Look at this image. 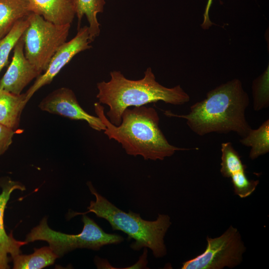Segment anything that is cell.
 <instances>
[{"mask_svg":"<svg viewBox=\"0 0 269 269\" xmlns=\"http://www.w3.org/2000/svg\"><path fill=\"white\" fill-rule=\"evenodd\" d=\"M212 0H208L207 4L205 8V12L204 14V20L202 24H201L202 27L204 29L208 28L212 24L209 17V11L212 4Z\"/></svg>","mask_w":269,"mask_h":269,"instance_id":"21","label":"cell"},{"mask_svg":"<svg viewBox=\"0 0 269 269\" xmlns=\"http://www.w3.org/2000/svg\"><path fill=\"white\" fill-rule=\"evenodd\" d=\"M89 28L84 26L78 29L76 35L65 42L58 49L50 61L45 70L35 80L25 93L28 102L39 89L51 83L62 69L77 54L89 49L90 45Z\"/></svg>","mask_w":269,"mask_h":269,"instance_id":"8","label":"cell"},{"mask_svg":"<svg viewBox=\"0 0 269 269\" xmlns=\"http://www.w3.org/2000/svg\"><path fill=\"white\" fill-rule=\"evenodd\" d=\"M110 79L97 84L96 96L99 103L109 107L106 115L110 122L119 126L124 111L130 107H138L163 101L174 105H180L190 101V97L181 87H164L155 80L151 68L148 67L141 79H127L120 71L110 72Z\"/></svg>","mask_w":269,"mask_h":269,"instance_id":"3","label":"cell"},{"mask_svg":"<svg viewBox=\"0 0 269 269\" xmlns=\"http://www.w3.org/2000/svg\"><path fill=\"white\" fill-rule=\"evenodd\" d=\"M249 105V98L241 82L234 79L209 91L205 99L190 107L188 114L164 111V114L186 120L190 130L199 136L234 132L243 137L252 129L245 116Z\"/></svg>","mask_w":269,"mask_h":269,"instance_id":"1","label":"cell"},{"mask_svg":"<svg viewBox=\"0 0 269 269\" xmlns=\"http://www.w3.org/2000/svg\"><path fill=\"white\" fill-rule=\"evenodd\" d=\"M221 146V173L223 177L231 179L236 195L241 198L250 196L255 191L259 181L247 177L246 166L231 142H223Z\"/></svg>","mask_w":269,"mask_h":269,"instance_id":"11","label":"cell"},{"mask_svg":"<svg viewBox=\"0 0 269 269\" xmlns=\"http://www.w3.org/2000/svg\"><path fill=\"white\" fill-rule=\"evenodd\" d=\"M240 142L243 145L250 147L249 157L252 160L264 155L269 151V120L263 122L257 129H251Z\"/></svg>","mask_w":269,"mask_h":269,"instance_id":"18","label":"cell"},{"mask_svg":"<svg viewBox=\"0 0 269 269\" xmlns=\"http://www.w3.org/2000/svg\"><path fill=\"white\" fill-rule=\"evenodd\" d=\"M83 228L78 234H67L50 228L47 217H44L36 227L27 235V243L36 241L47 242L49 247L60 258L77 249H89L98 251L104 246L118 244L124 239L116 234L106 233L93 219L86 214L82 215Z\"/></svg>","mask_w":269,"mask_h":269,"instance_id":"5","label":"cell"},{"mask_svg":"<svg viewBox=\"0 0 269 269\" xmlns=\"http://www.w3.org/2000/svg\"><path fill=\"white\" fill-rule=\"evenodd\" d=\"M38 107L43 111L71 120L85 121L98 131H104L106 129L99 117L88 114L81 107L75 93L68 88L61 87L53 91L41 100Z\"/></svg>","mask_w":269,"mask_h":269,"instance_id":"9","label":"cell"},{"mask_svg":"<svg viewBox=\"0 0 269 269\" xmlns=\"http://www.w3.org/2000/svg\"><path fill=\"white\" fill-rule=\"evenodd\" d=\"M27 102L25 93L15 95L0 90V123L14 130L17 129Z\"/></svg>","mask_w":269,"mask_h":269,"instance_id":"14","label":"cell"},{"mask_svg":"<svg viewBox=\"0 0 269 269\" xmlns=\"http://www.w3.org/2000/svg\"><path fill=\"white\" fill-rule=\"evenodd\" d=\"M94 107L97 116L106 126L104 134L110 139L120 143L129 155H140L144 160H163L176 151L191 149L169 143L160 129L159 117L153 107L143 105L126 109L119 126L110 122L100 103H95Z\"/></svg>","mask_w":269,"mask_h":269,"instance_id":"2","label":"cell"},{"mask_svg":"<svg viewBox=\"0 0 269 269\" xmlns=\"http://www.w3.org/2000/svg\"><path fill=\"white\" fill-rule=\"evenodd\" d=\"M76 15L78 19V29L83 17L85 15L89 23L90 40L92 42L100 33V24L97 14L103 12L106 4L105 0H73Z\"/></svg>","mask_w":269,"mask_h":269,"instance_id":"16","label":"cell"},{"mask_svg":"<svg viewBox=\"0 0 269 269\" xmlns=\"http://www.w3.org/2000/svg\"><path fill=\"white\" fill-rule=\"evenodd\" d=\"M41 73L26 58L22 36L13 48L11 62L0 80V90L20 95L24 88Z\"/></svg>","mask_w":269,"mask_h":269,"instance_id":"10","label":"cell"},{"mask_svg":"<svg viewBox=\"0 0 269 269\" xmlns=\"http://www.w3.org/2000/svg\"><path fill=\"white\" fill-rule=\"evenodd\" d=\"M32 13L28 0H0V39L14 24Z\"/></svg>","mask_w":269,"mask_h":269,"instance_id":"15","label":"cell"},{"mask_svg":"<svg viewBox=\"0 0 269 269\" xmlns=\"http://www.w3.org/2000/svg\"><path fill=\"white\" fill-rule=\"evenodd\" d=\"M87 184L91 193L95 197V200L90 202L87 211L69 212V218L93 213L97 217L107 220L113 230L121 231L128 236L129 239H134V242L130 247L134 251L148 248L155 258H161L166 255L164 238L171 224L168 215L158 214L154 221L144 220L139 214L130 210L126 213L118 208L100 194L91 182H88Z\"/></svg>","mask_w":269,"mask_h":269,"instance_id":"4","label":"cell"},{"mask_svg":"<svg viewBox=\"0 0 269 269\" xmlns=\"http://www.w3.org/2000/svg\"><path fill=\"white\" fill-rule=\"evenodd\" d=\"M28 0L33 13L56 24H71L76 15L73 0Z\"/></svg>","mask_w":269,"mask_h":269,"instance_id":"13","label":"cell"},{"mask_svg":"<svg viewBox=\"0 0 269 269\" xmlns=\"http://www.w3.org/2000/svg\"><path fill=\"white\" fill-rule=\"evenodd\" d=\"M29 255L18 254L12 258L13 269H41L52 265L58 257L49 247L34 248Z\"/></svg>","mask_w":269,"mask_h":269,"instance_id":"17","label":"cell"},{"mask_svg":"<svg viewBox=\"0 0 269 269\" xmlns=\"http://www.w3.org/2000/svg\"><path fill=\"white\" fill-rule=\"evenodd\" d=\"M205 251L194 258L182 264V269H232L243 261L246 248L239 231L230 226L219 237L206 238Z\"/></svg>","mask_w":269,"mask_h":269,"instance_id":"7","label":"cell"},{"mask_svg":"<svg viewBox=\"0 0 269 269\" xmlns=\"http://www.w3.org/2000/svg\"><path fill=\"white\" fill-rule=\"evenodd\" d=\"M0 187L1 188L0 198V269L9 268L8 255L11 258L20 254V248L27 244L24 241H17L11 234H7L3 223L4 210L10 195L15 190L23 191L25 186L21 183L12 180L8 177L0 179Z\"/></svg>","mask_w":269,"mask_h":269,"instance_id":"12","label":"cell"},{"mask_svg":"<svg viewBox=\"0 0 269 269\" xmlns=\"http://www.w3.org/2000/svg\"><path fill=\"white\" fill-rule=\"evenodd\" d=\"M28 20V25L22 35L24 54L42 74L54 54L66 42L71 24H56L33 12Z\"/></svg>","mask_w":269,"mask_h":269,"instance_id":"6","label":"cell"},{"mask_svg":"<svg viewBox=\"0 0 269 269\" xmlns=\"http://www.w3.org/2000/svg\"><path fill=\"white\" fill-rule=\"evenodd\" d=\"M29 24L28 16L16 22L9 32L0 39V72L6 64L9 55Z\"/></svg>","mask_w":269,"mask_h":269,"instance_id":"19","label":"cell"},{"mask_svg":"<svg viewBox=\"0 0 269 269\" xmlns=\"http://www.w3.org/2000/svg\"></svg>","mask_w":269,"mask_h":269,"instance_id":"22","label":"cell"},{"mask_svg":"<svg viewBox=\"0 0 269 269\" xmlns=\"http://www.w3.org/2000/svg\"><path fill=\"white\" fill-rule=\"evenodd\" d=\"M14 130L0 123V156L9 148L12 142Z\"/></svg>","mask_w":269,"mask_h":269,"instance_id":"20","label":"cell"}]
</instances>
